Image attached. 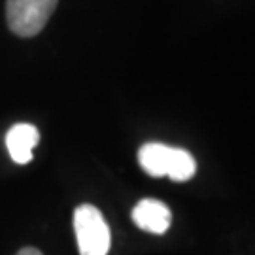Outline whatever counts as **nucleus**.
Here are the masks:
<instances>
[{"instance_id":"5","label":"nucleus","mask_w":255,"mask_h":255,"mask_svg":"<svg viewBox=\"0 0 255 255\" xmlns=\"http://www.w3.org/2000/svg\"><path fill=\"white\" fill-rule=\"evenodd\" d=\"M40 142V132L30 123H17L6 134V147L9 157L17 164H27L32 161V149Z\"/></svg>"},{"instance_id":"3","label":"nucleus","mask_w":255,"mask_h":255,"mask_svg":"<svg viewBox=\"0 0 255 255\" xmlns=\"http://www.w3.org/2000/svg\"><path fill=\"white\" fill-rule=\"evenodd\" d=\"M59 0H8L6 21L11 32L21 38L36 36L46 27Z\"/></svg>"},{"instance_id":"2","label":"nucleus","mask_w":255,"mask_h":255,"mask_svg":"<svg viewBox=\"0 0 255 255\" xmlns=\"http://www.w3.org/2000/svg\"><path fill=\"white\" fill-rule=\"evenodd\" d=\"M74 231L80 255H108L112 235L101 210L93 204H82L74 212Z\"/></svg>"},{"instance_id":"4","label":"nucleus","mask_w":255,"mask_h":255,"mask_svg":"<svg viewBox=\"0 0 255 255\" xmlns=\"http://www.w3.org/2000/svg\"><path fill=\"white\" fill-rule=\"evenodd\" d=\"M132 221L146 233L164 235L172 223V212L157 199H142L132 208Z\"/></svg>"},{"instance_id":"1","label":"nucleus","mask_w":255,"mask_h":255,"mask_svg":"<svg viewBox=\"0 0 255 255\" xmlns=\"http://www.w3.org/2000/svg\"><path fill=\"white\" fill-rule=\"evenodd\" d=\"M142 170L153 178L168 176L174 182H187L197 172V163L189 151L161 142H147L138 151Z\"/></svg>"},{"instance_id":"6","label":"nucleus","mask_w":255,"mask_h":255,"mask_svg":"<svg viewBox=\"0 0 255 255\" xmlns=\"http://www.w3.org/2000/svg\"><path fill=\"white\" fill-rule=\"evenodd\" d=\"M17 255H44L40 250H36V248H23V250H19Z\"/></svg>"}]
</instances>
